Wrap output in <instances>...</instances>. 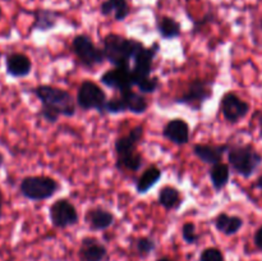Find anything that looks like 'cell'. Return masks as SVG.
Returning a JSON list of instances; mask_svg holds the SVG:
<instances>
[{
	"mask_svg": "<svg viewBox=\"0 0 262 261\" xmlns=\"http://www.w3.org/2000/svg\"><path fill=\"white\" fill-rule=\"evenodd\" d=\"M159 51L158 44H154L151 48H145V45L138 49L133 56V67L130 68L133 78H143L150 77L152 72V63Z\"/></svg>",
	"mask_w": 262,
	"mask_h": 261,
	"instance_id": "9",
	"label": "cell"
},
{
	"mask_svg": "<svg viewBox=\"0 0 262 261\" xmlns=\"http://www.w3.org/2000/svg\"><path fill=\"white\" fill-rule=\"evenodd\" d=\"M210 84H211L210 82L204 81V79H194L189 83L186 94L179 97V99H177V101L199 109L211 96L212 92L211 89H210Z\"/></svg>",
	"mask_w": 262,
	"mask_h": 261,
	"instance_id": "11",
	"label": "cell"
},
{
	"mask_svg": "<svg viewBox=\"0 0 262 261\" xmlns=\"http://www.w3.org/2000/svg\"><path fill=\"white\" fill-rule=\"evenodd\" d=\"M222 113L225 119L230 123L239 122L242 118L247 115L250 110V105L243 101L241 97L233 92H228L222 99Z\"/></svg>",
	"mask_w": 262,
	"mask_h": 261,
	"instance_id": "12",
	"label": "cell"
},
{
	"mask_svg": "<svg viewBox=\"0 0 262 261\" xmlns=\"http://www.w3.org/2000/svg\"><path fill=\"white\" fill-rule=\"evenodd\" d=\"M106 256V248L95 238H84L79 248L82 261H102Z\"/></svg>",
	"mask_w": 262,
	"mask_h": 261,
	"instance_id": "17",
	"label": "cell"
},
{
	"mask_svg": "<svg viewBox=\"0 0 262 261\" xmlns=\"http://www.w3.org/2000/svg\"><path fill=\"white\" fill-rule=\"evenodd\" d=\"M255 243L260 250H262V227L256 232L255 234Z\"/></svg>",
	"mask_w": 262,
	"mask_h": 261,
	"instance_id": "31",
	"label": "cell"
},
{
	"mask_svg": "<svg viewBox=\"0 0 262 261\" xmlns=\"http://www.w3.org/2000/svg\"><path fill=\"white\" fill-rule=\"evenodd\" d=\"M3 163H4V156H3V154L0 153V166L3 165Z\"/></svg>",
	"mask_w": 262,
	"mask_h": 261,
	"instance_id": "35",
	"label": "cell"
},
{
	"mask_svg": "<svg viewBox=\"0 0 262 261\" xmlns=\"http://www.w3.org/2000/svg\"><path fill=\"white\" fill-rule=\"evenodd\" d=\"M3 216V194L2 191H0V217Z\"/></svg>",
	"mask_w": 262,
	"mask_h": 261,
	"instance_id": "33",
	"label": "cell"
},
{
	"mask_svg": "<svg viewBox=\"0 0 262 261\" xmlns=\"http://www.w3.org/2000/svg\"><path fill=\"white\" fill-rule=\"evenodd\" d=\"M158 202L166 210L178 209L182 204L181 192L176 187L165 186L159 191Z\"/></svg>",
	"mask_w": 262,
	"mask_h": 261,
	"instance_id": "21",
	"label": "cell"
},
{
	"mask_svg": "<svg viewBox=\"0 0 262 261\" xmlns=\"http://www.w3.org/2000/svg\"><path fill=\"white\" fill-rule=\"evenodd\" d=\"M49 217L56 228H68L78 223V212L74 205L67 199H59L49 209Z\"/></svg>",
	"mask_w": 262,
	"mask_h": 261,
	"instance_id": "8",
	"label": "cell"
},
{
	"mask_svg": "<svg viewBox=\"0 0 262 261\" xmlns=\"http://www.w3.org/2000/svg\"><path fill=\"white\" fill-rule=\"evenodd\" d=\"M133 86L138 87L141 94H151L155 92L159 87L158 77H143V78H133Z\"/></svg>",
	"mask_w": 262,
	"mask_h": 261,
	"instance_id": "26",
	"label": "cell"
},
{
	"mask_svg": "<svg viewBox=\"0 0 262 261\" xmlns=\"http://www.w3.org/2000/svg\"><path fill=\"white\" fill-rule=\"evenodd\" d=\"M58 14L51 10H38L36 13V19L33 23V28L38 31H49L55 27Z\"/></svg>",
	"mask_w": 262,
	"mask_h": 261,
	"instance_id": "25",
	"label": "cell"
},
{
	"mask_svg": "<svg viewBox=\"0 0 262 261\" xmlns=\"http://www.w3.org/2000/svg\"><path fill=\"white\" fill-rule=\"evenodd\" d=\"M256 187H257V188L262 189V176L257 179V183H256Z\"/></svg>",
	"mask_w": 262,
	"mask_h": 261,
	"instance_id": "34",
	"label": "cell"
},
{
	"mask_svg": "<svg viewBox=\"0 0 262 261\" xmlns=\"http://www.w3.org/2000/svg\"><path fill=\"white\" fill-rule=\"evenodd\" d=\"M84 220L94 230H105L114 223V214L102 207H94L86 212Z\"/></svg>",
	"mask_w": 262,
	"mask_h": 261,
	"instance_id": "16",
	"label": "cell"
},
{
	"mask_svg": "<svg viewBox=\"0 0 262 261\" xmlns=\"http://www.w3.org/2000/svg\"><path fill=\"white\" fill-rule=\"evenodd\" d=\"M127 112L125 105L123 102L122 97H114L112 100H107L105 104L104 113H109V114H119V113Z\"/></svg>",
	"mask_w": 262,
	"mask_h": 261,
	"instance_id": "27",
	"label": "cell"
},
{
	"mask_svg": "<svg viewBox=\"0 0 262 261\" xmlns=\"http://www.w3.org/2000/svg\"><path fill=\"white\" fill-rule=\"evenodd\" d=\"M33 94L41 101L40 117L46 122L55 123L60 115L73 117L76 114L77 104L66 90L49 84H41L33 89Z\"/></svg>",
	"mask_w": 262,
	"mask_h": 261,
	"instance_id": "1",
	"label": "cell"
},
{
	"mask_svg": "<svg viewBox=\"0 0 262 261\" xmlns=\"http://www.w3.org/2000/svg\"><path fill=\"white\" fill-rule=\"evenodd\" d=\"M161 178V170L155 165H151L150 168L146 169L141 177L138 178L137 183H136V189L140 194H145L155 186Z\"/></svg>",
	"mask_w": 262,
	"mask_h": 261,
	"instance_id": "19",
	"label": "cell"
},
{
	"mask_svg": "<svg viewBox=\"0 0 262 261\" xmlns=\"http://www.w3.org/2000/svg\"><path fill=\"white\" fill-rule=\"evenodd\" d=\"M215 225H216V229L223 234L233 235L242 228L243 220L239 216H230L225 212H222L217 215Z\"/></svg>",
	"mask_w": 262,
	"mask_h": 261,
	"instance_id": "20",
	"label": "cell"
},
{
	"mask_svg": "<svg viewBox=\"0 0 262 261\" xmlns=\"http://www.w3.org/2000/svg\"><path fill=\"white\" fill-rule=\"evenodd\" d=\"M230 178V168L228 164L217 163L210 169V179L215 191H220L228 184Z\"/></svg>",
	"mask_w": 262,
	"mask_h": 261,
	"instance_id": "23",
	"label": "cell"
},
{
	"mask_svg": "<svg viewBox=\"0 0 262 261\" xmlns=\"http://www.w3.org/2000/svg\"><path fill=\"white\" fill-rule=\"evenodd\" d=\"M158 31L161 37L171 40L181 36V25L174 18L161 17L158 22Z\"/></svg>",
	"mask_w": 262,
	"mask_h": 261,
	"instance_id": "24",
	"label": "cell"
},
{
	"mask_svg": "<svg viewBox=\"0 0 262 261\" xmlns=\"http://www.w3.org/2000/svg\"><path fill=\"white\" fill-rule=\"evenodd\" d=\"M155 250V242L151 238H140L137 241V251L141 255H147Z\"/></svg>",
	"mask_w": 262,
	"mask_h": 261,
	"instance_id": "29",
	"label": "cell"
},
{
	"mask_svg": "<svg viewBox=\"0 0 262 261\" xmlns=\"http://www.w3.org/2000/svg\"><path fill=\"white\" fill-rule=\"evenodd\" d=\"M101 13L104 15L114 14L117 20H123L129 14L127 0H106L101 4Z\"/></svg>",
	"mask_w": 262,
	"mask_h": 261,
	"instance_id": "22",
	"label": "cell"
},
{
	"mask_svg": "<svg viewBox=\"0 0 262 261\" xmlns=\"http://www.w3.org/2000/svg\"><path fill=\"white\" fill-rule=\"evenodd\" d=\"M60 184L51 177L32 176L26 177L20 182V193L31 201L49 200L58 192Z\"/></svg>",
	"mask_w": 262,
	"mask_h": 261,
	"instance_id": "5",
	"label": "cell"
},
{
	"mask_svg": "<svg viewBox=\"0 0 262 261\" xmlns=\"http://www.w3.org/2000/svg\"><path fill=\"white\" fill-rule=\"evenodd\" d=\"M106 101V94L95 82L83 81L79 84L76 104L82 110H97L99 113H104Z\"/></svg>",
	"mask_w": 262,
	"mask_h": 261,
	"instance_id": "6",
	"label": "cell"
},
{
	"mask_svg": "<svg viewBox=\"0 0 262 261\" xmlns=\"http://www.w3.org/2000/svg\"><path fill=\"white\" fill-rule=\"evenodd\" d=\"M120 97L124 102L127 112L133 113V114H143L147 110V100L141 94L133 91L132 89L120 92Z\"/></svg>",
	"mask_w": 262,
	"mask_h": 261,
	"instance_id": "18",
	"label": "cell"
},
{
	"mask_svg": "<svg viewBox=\"0 0 262 261\" xmlns=\"http://www.w3.org/2000/svg\"><path fill=\"white\" fill-rule=\"evenodd\" d=\"M182 235L187 243H196L199 241V234L196 232V225L191 222L184 223L182 227Z\"/></svg>",
	"mask_w": 262,
	"mask_h": 261,
	"instance_id": "28",
	"label": "cell"
},
{
	"mask_svg": "<svg viewBox=\"0 0 262 261\" xmlns=\"http://www.w3.org/2000/svg\"><path fill=\"white\" fill-rule=\"evenodd\" d=\"M163 136L168 141L176 145H186L189 142V125L188 123L181 118H176L166 123L164 127Z\"/></svg>",
	"mask_w": 262,
	"mask_h": 261,
	"instance_id": "13",
	"label": "cell"
},
{
	"mask_svg": "<svg viewBox=\"0 0 262 261\" xmlns=\"http://www.w3.org/2000/svg\"><path fill=\"white\" fill-rule=\"evenodd\" d=\"M159 261H171V260H169V258H161V260H159Z\"/></svg>",
	"mask_w": 262,
	"mask_h": 261,
	"instance_id": "36",
	"label": "cell"
},
{
	"mask_svg": "<svg viewBox=\"0 0 262 261\" xmlns=\"http://www.w3.org/2000/svg\"><path fill=\"white\" fill-rule=\"evenodd\" d=\"M201 261H224V256L217 248H206L201 253Z\"/></svg>",
	"mask_w": 262,
	"mask_h": 261,
	"instance_id": "30",
	"label": "cell"
},
{
	"mask_svg": "<svg viewBox=\"0 0 262 261\" xmlns=\"http://www.w3.org/2000/svg\"><path fill=\"white\" fill-rule=\"evenodd\" d=\"M229 150L228 145H204V143H199V145L193 146V154L204 161L205 164H210V165H215L217 163H222L223 154L225 151Z\"/></svg>",
	"mask_w": 262,
	"mask_h": 261,
	"instance_id": "15",
	"label": "cell"
},
{
	"mask_svg": "<svg viewBox=\"0 0 262 261\" xmlns=\"http://www.w3.org/2000/svg\"><path fill=\"white\" fill-rule=\"evenodd\" d=\"M100 81L105 86L115 90V91H127L133 87V76L130 67H115L114 69L106 71L101 76Z\"/></svg>",
	"mask_w": 262,
	"mask_h": 261,
	"instance_id": "10",
	"label": "cell"
},
{
	"mask_svg": "<svg viewBox=\"0 0 262 261\" xmlns=\"http://www.w3.org/2000/svg\"><path fill=\"white\" fill-rule=\"evenodd\" d=\"M143 135L142 125H137L125 136L115 141V153L118 156V168L127 169L130 171H137L142 165V156L137 153L136 147Z\"/></svg>",
	"mask_w": 262,
	"mask_h": 261,
	"instance_id": "3",
	"label": "cell"
},
{
	"mask_svg": "<svg viewBox=\"0 0 262 261\" xmlns=\"http://www.w3.org/2000/svg\"><path fill=\"white\" fill-rule=\"evenodd\" d=\"M258 125H260V136L262 137V113L258 114Z\"/></svg>",
	"mask_w": 262,
	"mask_h": 261,
	"instance_id": "32",
	"label": "cell"
},
{
	"mask_svg": "<svg viewBox=\"0 0 262 261\" xmlns=\"http://www.w3.org/2000/svg\"><path fill=\"white\" fill-rule=\"evenodd\" d=\"M104 48L101 49L104 58L114 67H129L138 49L143 46L142 42L133 38H125L117 33H110L104 38Z\"/></svg>",
	"mask_w": 262,
	"mask_h": 261,
	"instance_id": "2",
	"label": "cell"
},
{
	"mask_svg": "<svg viewBox=\"0 0 262 261\" xmlns=\"http://www.w3.org/2000/svg\"><path fill=\"white\" fill-rule=\"evenodd\" d=\"M228 161L235 173L248 178L260 166L262 156L252 146H235L228 150Z\"/></svg>",
	"mask_w": 262,
	"mask_h": 261,
	"instance_id": "4",
	"label": "cell"
},
{
	"mask_svg": "<svg viewBox=\"0 0 262 261\" xmlns=\"http://www.w3.org/2000/svg\"><path fill=\"white\" fill-rule=\"evenodd\" d=\"M72 46H73V51L77 55V58H78L79 63L83 67H86V68H94V67L104 63L105 58L102 50L92 42V40L89 36H76L73 38Z\"/></svg>",
	"mask_w": 262,
	"mask_h": 261,
	"instance_id": "7",
	"label": "cell"
},
{
	"mask_svg": "<svg viewBox=\"0 0 262 261\" xmlns=\"http://www.w3.org/2000/svg\"><path fill=\"white\" fill-rule=\"evenodd\" d=\"M7 73L14 78H22L28 76L32 71V61L27 55L20 53H13L7 56L5 60Z\"/></svg>",
	"mask_w": 262,
	"mask_h": 261,
	"instance_id": "14",
	"label": "cell"
}]
</instances>
